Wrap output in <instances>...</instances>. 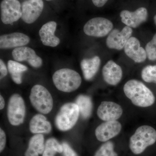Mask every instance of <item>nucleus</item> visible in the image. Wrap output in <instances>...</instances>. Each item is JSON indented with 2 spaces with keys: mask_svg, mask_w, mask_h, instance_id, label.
<instances>
[{
  "mask_svg": "<svg viewBox=\"0 0 156 156\" xmlns=\"http://www.w3.org/2000/svg\"><path fill=\"white\" fill-rule=\"evenodd\" d=\"M80 112L76 103L70 102L62 105L56 115L55 124L58 130L67 131L72 128L79 119Z\"/></svg>",
  "mask_w": 156,
  "mask_h": 156,
  "instance_id": "nucleus-4",
  "label": "nucleus"
},
{
  "mask_svg": "<svg viewBox=\"0 0 156 156\" xmlns=\"http://www.w3.org/2000/svg\"><path fill=\"white\" fill-rule=\"evenodd\" d=\"M156 141V130L151 126H143L137 128L131 136L129 147L133 154H140Z\"/></svg>",
  "mask_w": 156,
  "mask_h": 156,
  "instance_id": "nucleus-2",
  "label": "nucleus"
},
{
  "mask_svg": "<svg viewBox=\"0 0 156 156\" xmlns=\"http://www.w3.org/2000/svg\"><path fill=\"white\" fill-rule=\"evenodd\" d=\"M63 153L64 156H78L77 154L66 142L62 144Z\"/></svg>",
  "mask_w": 156,
  "mask_h": 156,
  "instance_id": "nucleus-28",
  "label": "nucleus"
},
{
  "mask_svg": "<svg viewBox=\"0 0 156 156\" xmlns=\"http://www.w3.org/2000/svg\"><path fill=\"white\" fill-rule=\"evenodd\" d=\"M44 136L43 134H37L31 138L25 156H39L44 151Z\"/></svg>",
  "mask_w": 156,
  "mask_h": 156,
  "instance_id": "nucleus-21",
  "label": "nucleus"
},
{
  "mask_svg": "<svg viewBox=\"0 0 156 156\" xmlns=\"http://www.w3.org/2000/svg\"><path fill=\"white\" fill-rule=\"evenodd\" d=\"M8 120L13 126H19L24 122L26 115L25 102L22 97L14 94L10 97L8 105Z\"/></svg>",
  "mask_w": 156,
  "mask_h": 156,
  "instance_id": "nucleus-6",
  "label": "nucleus"
},
{
  "mask_svg": "<svg viewBox=\"0 0 156 156\" xmlns=\"http://www.w3.org/2000/svg\"><path fill=\"white\" fill-rule=\"evenodd\" d=\"M76 103L79 107L80 114L83 119H88L91 116L92 103L90 97L85 95H79L76 99Z\"/></svg>",
  "mask_w": 156,
  "mask_h": 156,
  "instance_id": "nucleus-23",
  "label": "nucleus"
},
{
  "mask_svg": "<svg viewBox=\"0 0 156 156\" xmlns=\"http://www.w3.org/2000/svg\"><path fill=\"white\" fill-rule=\"evenodd\" d=\"M0 73H1V75H0L1 80L5 77L8 74V70L5 64L2 59H0Z\"/></svg>",
  "mask_w": 156,
  "mask_h": 156,
  "instance_id": "nucleus-30",
  "label": "nucleus"
},
{
  "mask_svg": "<svg viewBox=\"0 0 156 156\" xmlns=\"http://www.w3.org/2000/svg\"><path fill=\"white\" fill-rule=\"evenodd\" d=\"M124 50L126 55L136 63L143 62L147 57L145 49L140 47V42L135 37L129 39Z\"/></svg>",
  "mask_w": 156,
  "mask_h": 156,
  "instance_id": "nucleus-16",
  "label": "nucleus"
},
{
  "mask_svg": "<svg viewBox=\"0 0 156 156\" xmlns=\"http://www.w3.org/2000/svg\"><path fill=\"white\" fill-rule=\"evenodd\" d=\"M100 58L98 56L82 60L81 68L85 80H89L95 76L100 67Z\"/></svg>",
  "mask_w": 156,
  "mask_h": 156,
  "instance_id": "nucleus-20",
  "label": "nucleus"
},
{
  "mask_svg": "<svg viewBox=\"0 0 156 156\" xmlns=\"http://www.w3.org/2000/svg\"><path fill=\"white\" fill-rule=\"evenodd\" d=\"M0 7L1 20L4 24H12L21 18V4L18 0H3Z\"/></svg>",
  "mask_w": 156,
  "mask_h": 156,
  "instance_id": "nucleus-8",
  "label": "nucleus"
},
{
  "mask_svg": "<svg viewBox=\"0 0 156 156\" xmlns=\"http://www.w3.org/2000/svg\"><path fill=\"white\" fill-rule=\"evenodd\" d=\"M120 16L123 23L131 28H135L147 20V10L144 7L140 8L133 12L123 10Z\"/></svg>",
  "mask_w": 156,
  "mask_h": 156,
  "instance_id": "nucleus-11",
  "label": "nucleus"
},
{
  "mask_svg": "<svg viewBox=\"0 0 156 156\" xmlns=\"http://www.w3.org/2000/svg\"><path fill=\"white\" fill-rule=\"evenodd\" d=\"M132 33L133 30L131 27L127 26L121 31L116 29L112 30L107 38V46L110 49L122 50L131 37Z\"/></svg>",
  "mask_w": 156,
  "mask_h": 156,
  "instance_id": "nucleus-10",
  "label": "nucleus"
},
{
  "mask_svg": "<svg viewBox=\"0 0 156 156\" xmlns=\"http://www.w3.org/2000/svg\"><path fill=\"white\" fill-rule=\"evenodd\" d=\"M94 156H118L114 151V145L111 141H106L95 152Z\"/></svg>",
  "mask_w": 156,
  "mask_h": 156,
  "instance_id": "nucleus-25",
  "label": "nucleus"
},
{
  "mask_svg": "<svg viewBox=\"0 0 156 156\" xmlns=\"http://www.w3.org/2000/svg\"><path fill=\"white\" fill-rule=\"evenodd\" d=\"M30 41L29 37L21 33L2 35L0 37V48L8 49L23 47L28 44Z\"/></svg>",
  "mask_w": 156,
  "mask_h": 156,
  "instance_id": "nucleus-15",
  "label": "nucleus"
},
{
  "mask_svg": "<svg viewBox=\"0 0 156 156\" xmlns=\"http://www.w3.org/2000/svg\"><path fill=\"white\" fill-rule=\"evenodd\" d=\"M148 58L151 61L156 60V34L145 47Z\"/></svg>",
  "mask_w": 156,
  "mask_h": 156,
  "instance_id": "nucleus-27",
  "label": "nucleus"
},
{
  "mask_svg": "<svg viewBox=\"0 0 156 156\" xmlns=\"http://www.w3.org/2000/svg\"><path fill=\"white\" fill-rule=\"evenodd\" d=\"M46 1H51V0H46Z\"/></svg>",
  "mask_w": 156,
  "mask_h": 156,
  "instance_id": "nucleus-34",
  "label": "nucleus"
},
{
  "mask_svg": "<svg viewBox=\"0 0 156 156\" xmlns=\"http://www.w3.org/2000/svg\"><path fill=\"white\" fill-rule=\"evenodd\" d=\"M123 89L126 97L136 106L147 107L154 103L153 93L140 81L130 80L124 85Z\"/></svg>",
  "mask_w": 156,
  "mask_h": 156,
  "instance_id": "nucleus-1",
  "label": "nucleus"
},
{
  "mask_svg": "<svg viewBox=\"0 0 156 156\" xmlns=\"http://www.w3.org/2000/svg\"><path fill=\"white\" fill-rule=\"evenodd\" d=\"M99 119L105 122L117 121L122 116L123 110L118 104L112 101H102L97 109Z\"/></svg>",
  "mask_w": 156,
  "mask_h": 156,
  "instance_id": "nucleus-14",
  "label": "nucleus"
},
{
  "mask_svg": "<svg viewBox=\"0 0 156 156\" xmlns=\"http://www.w3.org/2000/svg\"><path fill=\"white\" fill-rule=\"evenodd\" d=\"M12 55L15 61H27L31 66L37 68L41 66L43 60L37 55L35 51L29 47H19L15 48L12 52Z\"/></svg>",
  "mask_w": 156,
  "mask_h": 156,
  "instance_id": "nucleus-12",
  "label": "nucleus"
},
{
  "mask_svg": "<svg viewBox=\"0 0 156 156\" xmlns=\"http://www.w3.org/2000/svg\"><path fill=\"white\" fill-rule=\"evenodd\" d=\"M113 27L112 23L102 17L92 18L84 26V33L89 36L101 37L108 34Z\"/></svg>",
  "mask_w": 156,
  "mask_h": 156,
  "instance_id": "nucleus-7",
  "label": "nucleus"
},
{
  "mask_svg": "<svg viewBox=\"0 0 156 156\" xmlns=\"http://www.w3.org/2000/svg\"><path fill=\"white\" fill-rule=\"evenodd\" d=\"M122 125L117 121L105 122L95 129L96 138L101 142H106L117 136L122 130Z\"/></svg>",
  "mask_w": 156,
  "mask_h": 156,
  "instance_id": "nucleus-13",
  "label": "nucleus"
},
{
  "mask_svg": "<svg viewBox=\"0 0 156 156\" xmlns=\"http://www.w3.org/2000/svg\"><path fill=\"white\" fill-rule=\"evenodd\" d=\"M29 129L33 134H48L51 132L52 126L47 118L42 114H37L30 120Z\"/></svg>",
  "mask_w": 156,
  "mask_h": 156,
  "instance_id": "nucleus-19",
  "label": "nucleus"
},
{
  "mask_svg": "<svg viewBox=\"0 0 156 156\" xmlns=\"http://www.w3.org/2000/svg\"><path fill=\"white\" fill-rule=\"evenodd\" d=\"M143 80L147 83H156V65L147 66L141 72Z\"/></svg>",
  "mask_w": 156,
  "mask_h": 156,
  "instance_id": "nucleus-26",
  "label": "nucleus"
},
{
  "mask_svg": "<svg viewBox=\"0 0 156 156\" xmlns=\"http://www.w3.org/2000/svg\"><path fill=\"white\" fill-rule=\"evenodd\" d=\"M5 106V101L2 95H0V109H3Z\"/></svg>",
  "mask_w": 156,
  "mask_h": 156,
  "instance_id": "nucleus-32",
  "label": "nucleus"
},
{
  "mask_svg": "<svg viewBox=\"0 0 156 156\" xmlns=\"http://www.w3.org/2000/svg\"><path fill=\"white\" fill-rule=\"evenodd\" d=\"M6 142V134L5 131H3L2 128L0 129V151L2 152L5 147Z\"/></svg>",
  "mask_w": 156,
  "mask_h": 156,
  "instance_id": "nucleus-29",
  "label": "nucleus"
},
{
  "mask_svg": "<svg viewBox=\"0 0 156 156\" xmlns=\"http://www.w3.org/2000/svg\"><path fill=\"white\" fill-rule=\"evenodd\" d=\"M108 0H92L94 5L98 8L103 7L107 2Z\"/></svg>",
  "mask_w": 156,
  "mask_h": 156,
  "instance_id": "nucleus-31",
  "label": "nucleus"
},
{
  "mask_svg": "<svg viewBox=\"0 0 156 156\" xmlns=\"http://www.w3.org/2000/svg\"><path fill=\"white\" fill-rule=\"evenodd\" d=\"M8 70L12 80L17 84L22 82V73L27 70V67L16 61L9 60L8 62Z\"/></svg>",
  "mask_w": 156,
  "mask_h": 156,
  "instance_id": "nucleus-22",
  "label": "nucleus"
},
{
  "mask_svg": "<svg viewBox=\"0 0 156 156\" xmlns=\"http://www.w3.org/2000/svg\"><path fill=\"white\" fill-rule=\"evenodd\" d=\"M154 22L155 24L156 25V14L155 15L154 18Z\"/></svg>",
  "mask_w": 156,
  "mask_h": 156,
  "instance_id": "nucleus-33",
  "label": "nucleus"
},
{
  "mask_svg": "<svg viewBox=\"0 0 156 156\" xmlns=\"http://www.w3.org/2000/svg\"><path fill=\"white\" fill-rule=\"evenodd\" d=\"M57 23L49 21L42 26L39 30V36L43 44L48 47H56L60 43V40L55 35Z\"/></svg>",
  "mask_w": 156,
  "mask_h": 156,
  "instance_id": "nucleus-17",
  "label": "nucleus"
},
{
  "mask_svg": "<svg viewBox=\"0 0 156 156\" xmlns=\"http://www.w3.org/2000/svg\"><path fill=\"white\" fill-rule=\"evenodd\" d=\"M122 70L120 66L112 60H109L104 66L102 75L106 83L112 86H115L122 77Z\"/></svg>",
  "mask_w": 156,
  "mask_h": 156,
  "instance_id": "nucleus-18",
  "label": "nucleus"
},
{
  "mask_svg": "<svg viewBox=\"0 0 156 156\" xmlns=\"http://www.w3.org/2000/svg\"><path fill=\"white\" fill-rule=\"evenodd\" d=\"M63 152V147L55 138H49L46 141L42 156H55L56 153Z\"/></svg>",
  "mask_w": 156,
  "mask_h": 156,
  "instance_id": "nucleus-24",
  "label": "nucleus"
},
{
  "mask_svg": "<svg viewBox=\"0 0 156 156\" xmlns=\"http://www.w3.org/2000/svg\"><path fill=\"white\" fill-rule=\"evenodd\" d=\"M44 8L43 0H26L21 4V18L26 23H33L40 17Z\"/></svg>",
  "mask_w": 156,
  "mask_h": 156,
  "instance_id": "nucleus-9",
  "label": "nucleus"
},
{
  "mask_svg": "<svg viewBox=\"0 0 156 156\" xmlns=\"http://www.w3.org/2000/svg\"><path fill=\"white\" fill-rule=\"evenodd\" d=\"M54 85L59 91L65 92H73L82 83L80 75L76 71L69 69H62L56 71L53 76Z\"/></svg>",
  "mask_w": 156,
  "mask_h": 156,
  "instance_id": "nucleus-3",
  "label": "nucleus"
},
{
  "mask_svg": "<svg viewBox=\"0 0 156 156\" xmlns=\"http://www.w3.org/2000/svg\"><path fill=\"white\" fill-rule=\"evenodd\" d=\"M30 99L33 106L43 114H48L53 109L52 95L48 89L41 85H35L32 87Z\"/></svg>",
  "mask_w": 156,
  "mask_h": 156,
  "instance_id": "nucleus-5",
  "label": "nucleus"
}]
</instances>
